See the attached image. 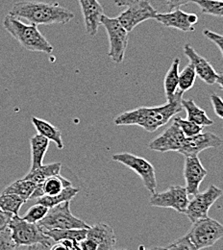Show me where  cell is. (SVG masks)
<instances>
[{
    "label": "cell",
    "mask_w": 223,
    "mask_h": 250,
    "mask_svg": "<svg viewBox=\"0 0 223 250\" xmlns=\"http://www.w3.org/2000/svg\"><path fill=\"white\" fill-rule=\"evenodd\" d=\"M157 14L149 0H134L117 19L128 32H131L143 21L155 20Z\"/></svg>",
    "instance_id": "9"
},
{
    "label": "cell",
    "mask_w": 223,
    "mask_h": 250,
    "mask_svg": "<svg viewBox=\"0 0 223 250\" xmlns=\"http://www.w3.org/2000/svg\"><path fill=\"white\" fill-rule=\"evenodd\" d=\"M191 2H192V0H165V4L169 8V11L180 9L181 6L188 5Z\"/></svg>",
    "instance_id": "38"
},
{
    "label": "cell",
    "mask_w": 223,
    "mask_h": 250,
    "mask_svg": "<svg viewBox=\"0 0 223 250\" xmlns=\"http://www.w3.org/2000/svg\"><path fill=\"white\" fill-rule=\"evenodd\" d=\"M48 210V207L36 203L31 208L28 209V211L25 213L22 219L30 223H38L46 216Z\"/></svg>",
    "instance_id": "31"
},
{
    "label": "cell",
    "mask_w": 223,
    "mask_h": 250,
    "mask_svg": "<svg viewBox=\"0 0 223 250\" xmlns=\"http://www.w3.org/2000/svg\"><path fill=\"white\" fill-rule=\"evenodd\" d=\"M37 186V184L22 178L10 184L8 187L5 188L2 192L17 194L21 197L25 202H27L31 198V195Z\"/></svg>",
    "instance_id": "27"
},
{
    "label": "cell",
    "mask_w": 223,
    "mask_h": 250,
    "mask_svg": "<svg viewBox=\"0 0 223 250\" xmlns=\"http://www.w3.org/2000/svg\"><path fill=\"white\" fill-rule=\"evenodd\" d=\"M201 10L202 14L223 18V2L219 0H192Z\"/></svg>",
    "instance_id": "29"
},
{
    "label": "cell",
    "mask_w": 223,
    "mask_h": 250,
    "mask_svg": "<svg viewBox=\"0 0 223 250\" xmlns=\"http://www.w3.org/2000/svg\"><path fill=\"white\" fill-rule=\"evenodd\" d=\"M44 232L54 243L62 241L80 243L87 237L88 229H52Z\"/></svg>",
    "instance_id": "25"
},
{
    "label": "cell",
    "mask_w": 223,
    "mask_h": 250,
    "mask_svg": "<svg viewBox=\"0 0 223 250\" xmlns=\"http://www.w3.org/2000/svg\"><path fill=\"white\" fill-rule=\"evenodd\" d=\"M31 122L34 127L36 128L38 134L46 138L49 142H53L59 149L64 148L62 132L57 127H55L54 125H51L46 121H43L36 117H33Z\"/></svg>",
    "instance_id": "20"
},
{
    "label": "cell",
    "mask_w": 223,
    "mask_h": 250,
    "mask_svg": "<svg viewBox=\"0 0 223 250\" xmlns=\"http://www.w3.org/2000/svg\"><path fill=\"white\" fill-rule=\"evenodd\" d=\"M62 242H64L68 246L70 250H81V249L79 248L78 243H76V242H72V241H62Z\"/></svg>",
    "instance_id": "42"
},
{
    "label": "cell",
    "mask_w": 223,
    "mask_h": 250,
    "mask_svg": "<svg viewBox=\"0 0 223 250\" xmlns=\"http://www.w3.org/2000/svg\"><path fill=\"white\" fill-rule=\"evenodd\" d=\"M219 1H223V0H219Z\"/></svg>",
    "instance_id": "46"
},
{
    "label": "cell",
    "mask_w": 223,
    "mask_h": 250,
    "mask_svg": "<svg viewBox=\"0 0 223 250\" xmlns=\"http://www.w3.org/2000/svg\"><path fill=\"white\" fill-rule=\"evenodd\" d=\"M198 250L213 247L223 237V225L209 217L193 222L186 235Z\"/></svg>",
    "instance_id": "5"
},
{
    "label": "cell",
    "mask_w": 223,
    "mask_h": 250,
    "mask_svg": "<svg viewBox=\"0 0 223 250\" xmlns=\"http://www.w3.org/2000/svg\"><path fill=\"white\" fill-rule=\"evenodd\" d=\"M3 27L28 51L46 54L53 52L52 44L39 31L38 26L35 24H25L18 18L8 14L3 20Z\"/></svg>",
    "instance_id": "3"
},
{
    "label": "cell",
    "mask_w": 223,
    "mask_h": 250,
    "mask_svg": "<svg viewBox=\"0 0 223 250\" xmlns=\"http://www.w3.org/2000/svg\"></svg>",
    "instance_id": "47"
},
{
    "label": "cell",
    "mask_w": 223,
    "mask_h": 250,
    "mask_svg": "<svg viewBox=\"0 0 223 250\" xmlns=\"http://www.w3.org/2000/svg\"><path fill=\"white\" fill-rule=\"evenodd\" d=\"M83 14L86 31L95 37L99 26L101 25V19L104 16V9L98 0H78Z\"/></svg>",
    "instance_id": "17"
},
{
    "label": "cell",
    "mask_w": 223,
    "mask_h": 250,
    "mask_svg": "<svg viewBox=\"0 0 223 250\" xmlns=\"http://www.w3.org/2000/svg\"><path fill=\"white\" fill-rule=\"evenodd\" d=\"M38 224L43 230L52 229H89L91 226L76 218L70 211V202H64L49 208L46 216Z\"/></svg>",
    "instance_id": "6"
},
{
    "label": "cell",
    "mask_w": 223,
    "mask_h": 250,
    "mask_svg": "<svg viewBox=\"0 0 223 250\" xmlns=\"http://www.w3.org/2000/svg\"><path fill=\"white\" fill-rule=\"evenodd\" d=\"M203 35L204 37H206L209 41L213 42L221 50L222 54H223V35L215 33V32L211 31L209 29H204L203 30Z\"/></svg>",
    "instance_id": "35"
},
{
    "label": "cell",
    "mask_w": 223,
    "mask_h": 250,
    "mask_svg": "<svg viewBox=\"0 0 223 250\" xmlns=\"http://www.w3.org/2000/svg\"><path fill=\"white\" fill-rule=\"evenodd\" d=\"M49 250H70V249L64 242H56L50 247Z\"/></svg>",
    "instance_id": "40"
},
{
    "label": "cell",
    "mask_w": 223,
    "mask_h": 250,
    "mask_svg": "<svg viewBox=\"0 0 223 250\" xmlns=\"http://www.w3.org/2000/svg\"><path fill=\"white\" fill-rule=\"evenodd\" d=\"M217 84L220 86L221 90L223 91V73H219L218 79H217Z\"/></svg>",
    "instance_id": "44"
},
{
    "label": "cell",
    "mask_w": 223,
    "mask_h": 250,
    "mask_svg": "<svg viewBox=\"0 0 223 250\" xmlns=\"http://www.w3.org/2000/svg\"><path fill=\"white\" fill-rule=\"evenodd\" d=\"M9 15L28 21L35 25L66 24L74 19V14L58 3L20 1L11 8Z\"/></svg>",
    "instance_id": "2"
},
{
    "label": "cell",
    "mask_w": 223,
    "mask_h": 250,
    "mask_svg": "<svg viewBox=\"0 0 223 250\" xmlns=\"http://www.w3.org/2000/svg\"><path fill=\"white\" fill-rule=\"evenodd\" d=\"M179 128L182 130V132L184 133L185 137L189 138V137H192V136H195V135H198L200 134L202 131H203V127L200 126V125H196L192 122L188 121L187 119L184 120L180 117H177L174 119V121Z\"/></svg>",
    "instance_id": "32"
},
{
    "label": "cell",
    "mask_w": 223,
    "mask_h": 250,
    "mask_svg": "<svg viewBox=\"0 0 223 250\" xmlns=\"http://www.w3.org/2000/svg\"><path fill=\"white\" fill-rule=\"evenodd\" d=\"M71 186V182L64 179L60 174L47 178L35 188L30 199H38L43 195H54L62 191L64 188Z\"/></svg>",
    "instance_id": "19"
},
{
    "label": "cell",
    "mask_w": 223,
    "mask_h": 250,
    "mask_svg": "<svg viewBox=\"0 0 223 250\" xmlns=\"http://www.w3.org/2000/svg\"><path fill=\"white\" fill-rule=\"evenodd\" d=\"M78 192H79V188L69 186V187L64 188L62 191H60L57 194L43 195V196L38 198L37 203L44 205L48 208H52L56 205L64 203V202H67V201L70 202L76 196V194Z\"/></svg>",
    "instance_id": "26"
},
{
    "label": "cell",
    "mask_w": 223,
    "mask_h": 250,
    "mask_svg": "<svg viewBox=\"0 0 223 250\" xmlns=\"http://www.w3.org/2000/svg\"><path fill=\"white\" fill-rule=\"evenodd\" d=\"M190 202L186 188L170 186L166 190L152 193L149 204L152 207L170 208L180 214H185Z\"/></svg>",
    "instance_id": "11"
},
{
    "label": "cell",
    "mask_w": 223,
    "mask_h": 250,
    "mask_svg": "<svg viewBox=\"0 0 223 250\" xmlns=\"http://www.w3.org/2000/svg\"><path fill=\"white\" fill-rule=\"evenodd\" d=\"M13 215L6 213L0 209V230H4L8 227V223L12 219Z\"/></svg>",
    "instance_id": "39"
},
{
    "label": "cell",
    "mask_w": 223,
    "mask_h": 250,
    "mask_svg": "<svg viewBox=\"0 0 223 250\" xmlns=\"http://www.w3.org/2000/svg\"><path fill=\"white\" fill-rule=\"evenodd\" d=\"M197 75L194 70L193 65L191 62L179 73V80H178V88L179 91L185 93L191 90L195 83Z\"/></svg>",
    "instance_id": "30"
},
{
    "label": "cell",
    "mask_w": 223,
    "mask_h": 250,
    "mask_svg": "<svg viewBox=\"0 0 223 250\" xmlns=\"http://www.w3.org/2000/svg\"><path fill=\"white\" fill-rule=\"evenodd\" d=\"M24 203L26 202L17 194L5 192L0 194V209L13 216H19L20 210Z\"/></svg>",
    "instance_id": "28"
},
{
    "label": "cell",
    "mask_w": 223,
    "mask_h": 250,
    "mask_svg": "<svg viewBox=\"0 0 223 250\" xmlns=\"http://www.w3.org/2000/svg\"><path fill=\"white\" fill-rule=\"evenodd\" d=\"M223 190L215 185H211L203 192H198L190 200L185 215L191 220V223L198 219L208 217L210 208L222 197Z\"/></svg>",
    "instance_id": "10"
},
{
    "label": "cell",
    "mask_w": 223,
    "mask_h": 250,
    "mask_svg": "<svg viewBox=\"0 0 223 250\" xmlns=\"http://www.w3.org/2000/svg\"><path fill=\"white\" fill-rule=\"evenodd\" d=\"M211 102L214 108L215 114L223 120V99L218 94H211Z\"/></svg>",
    "instance_id": "36"
},
{
    "label": "cell",
    "mask_w": 223,
    "mask_h": 250,
    "mask_svg": "<svg viewBox=\"0 0 223 250\" xmlns=\"http://www.w3.org/2000/svg\"><path fill=\"white\" fill-rule=\"evenodd\" d=\"M181 105L183 110L187 113V120L196 125L204 126H211L214 125V122L208 117L206 112L201 109L192 99L182 98Z\"/></svg>",
    "instance_id": "21"
},
{
    "label": "cell",
    "mask_w": 223,
    "mask_h": 250,
    "mask_svg": "<svg viewBox=\"0 0 223 250\" xmlns=\"http://www.w3.org/2000/svg\"><path fill=\"white\" fill-rule=\"evenodd\" d=\"M8 228L11 238L17 247L41 245L48 249L54 243L38 223H30L20 216L12 217L8 223Z\"/></svg>",
    "instance_id": "4"
},
{
    "label": "cell",
    "mask_w": 223,
    "mask_h": 250,
    "mask_svg": "<svg viewBox=\"0 0 223 250\" xmlns=\"http://www.w3.org/2000/svg\"><path fill=\"white\" fill-rule=\"evenodd\" d=\"M155 20L165 27L175 28L182 32L194 31V26L198 22L196 14L186 13L180 9H175L168 13L157 14Z\"/></svg>",
    "instance_id": "14"
},
{
    "label": "cell",
    "mask_w": 223,
    "mask_h": 250,
    "mask_svg": "<svg viewBox=\"0 0 223 250\" xmlns=\"http://www.w3.org/2000/svg\"><path fill=\"white\" fill-rule=\"evenodd\" d=\"M208 171L203 167L198 156L185 157L184 178L188 194L194 195L199 192V187L207 176Z\"/></svg>",
    "instance_id": "15"
},
{
    "label": "cell",
    "mask_w": 223,
    "mask_h": 250,
    "mask_svg": "<svg viewBox=\"0 0 223 250\" xmlns=\"http://www.w3.org/2000/svg\"><path fill=\"white\" fill-rule=\"evenodd\" d=\"M87 237L94 240L98 250H114L117 244V237L114 229L105 222L96 223L88 229Z\"/></svg>",
    "instance_id": "18"
},
{
    "label": "cell",
    "mask_w": 223,
    "mask_h": 250,
    "mask_svg": "<svg viewBox=\"0 0 223 250\" xmlns=\"http://www.w3.org/2000/svg\"><path fill=\"white\" fill-rule=\"evenodd\" d=\"M183 92L177 91L174 98L167 101L166 104L152 107H139L134 110L124 112L118 116L114 123L119 126L137 125L149 133L157 131L162 126L166 125L174 116L183 111L181 100Z\"/></svg>",
    "instance_id": "1"
},
{
    "label": "cell",
    "mask_w": 223,
    "mask_h": 250,
    "mask_svg": "<svg viewBox=\"0 0 223 250\" xmlns=\"http://www.w3.org/2000/svg\"><path fill=\"white\" fill-rule=\"evenodd\" d=\"M185 135L178 125L173 122L171 125L148 144V148L157 152L179 151L185 142Z\"/></svg>",
    "instance_id": "12"
},
{
    "label": "cell",
    "mask_w": 223,
    "mask_h": 250,
    "mask_svg": "<svg viewBox=\"0 0 223 250\" xmlns=\"http://www.w3.org/2000/svg\"><path fill=\"white\" fill-rule=\"evenodd\" d=\"M49 141L40 134L33 136L30 139L31 147V168L30 170L36 169L42 166V162L46 151L49 146Z\"/></svg>",
    "instance_id": "22"
},
{
    "label": "cell",
    "mask_w": 223,
    "mask_h": 250,
    "mask_svg": "<svg viewBox=\"0 0 223 250\" xmlns=\"http://www.w3.org/2000/svg\"><path fill=\"white\" fill-rule=\"evenodd\" d=\"M179 65L180 59L175 58L168 68L164 80H163V89L167 101H171L178 91V80H179Z\"/></svg>",
    "instance_id": "24"
},
{
    "label": "cell",
    "mask_w": 223,
    "mask_h": 250,
    "mask_svg": "<svg viewBox=\"0 0 223 250\" xmlns=\"http://www.w3.org/2000/svg\"><path fill=\"white\" fill-rule=\"evenodd\" d=\"M223 143V140L218 135L211 132H201L192 137H186L185 142L178 152L185 157L198 156L203 150L219 147Z\"/></svg>",
    "instance_id": "13"
},
{
    "label": "cell",
    "mask_w": 223,
    "mask_h": 250,
    "mask_svg": "<svg viewBox=\"0 0 223 250\" xmlns=\"http://www.w3.org/2000/svg\"><path fill=\"white\" fill-rule=\"evenodd\" d=\"M43 248L41 245H34V246H28V247H17V250H42Z\"/></svg>",
    "instance_id": "41"
},
{
    "label": "cell",
    "mask_w": 223,
    "mask_h": 250,
    "mask_svg": "<svg viewBox=\"0 0 223 250\" xmlns=\"http://www.w3.org/2000/svg\"><path fill=\"white\" fill-rule=\"evenodd\" d=\"M62 167L61 163H53V164H48V165H42L41 167L30 170L24 177L23 179L29 180L33 183L40 185L42 182H44L47 178L58 175L60 174V170Z\"/></svg>",
    "instance_id": "23"
},
{
    "label": "cell",
    "mask_w": 223,
    "mask_h": 250,
    "mask_svg": "<svg viewBox=\"0 0 223 250\" xmlns=\"http://www.w3.org/2000/svg\"><path fill=\"white\" fill-rule=\"evenodd\" d=\"M101 25L104 26L109 37L108 57L117 63L122 62L127 48L129 32L120 23L117 18H109L105 15L101 19Z\"/></svg>",
    "instance_id": "7"
},
{
    "label": "cell",
    "mask_w": 223,
    "mask_h": 250,
    "mask_svg": "<svg viewBox=\"0 0 223 250\" xmlns=\"http://www.w3.org/2000/svg\"><path fill=\"white\" fill-rule=\"evenodd\" d=\"M167 250L164 248H152V249H149V250Z\"/></svg>",
    "instance_id": "45"
},
{
    "label": "cell",
    "mask_w": 223,
    "mask_h": 250,
    "mask_svg": "<svg viewBox=\"0 0 223 250\" xmlns=\"http://www.w3.org/2000/svg\"><path fill=\"white\" fill-rule=\"evenodd\" d=\"M167 250H198L193 244L190 241V239L187 236H184L178 240H176L175 242H173L172 244H170L168 246V248H166Z\"/></svg>",
    "instance_id": "34"
},
{
    "label": "cell",
    "mask_w": 223,
    "mask_h": 250,
    "mask_svg": "<svg viewBox=\"0 0 223 250\" xmlns=\"http://www.w3.org/2000/svg\"><path fill=\"white\" fill-rule=\"evenodd\" d=\"M81 250H98V246L96 242L88 237H86L83 241L78 243Z\"/></svg>",
    "instance_id": "37"
},
{
    "label": "cell",
    "mask_w": 223,
    "mask_h": 250,
    "mask_svg": "<svg viewBox=\"0 0 223 250\" xmlns=\"http://www.w3.org/2000/svg\"><path fill=\"white\" fill-rule=\"evenodd\" d=\"M112 160L131 168L142 178L144 187L147 188L149 192H156L157 179L155 168L147 160L127 152L114 154L112 156Z\"/></svg>",
    "instance_id": "8"
},
{
    "label": "cell",
    "mask_w": 223,
    "mask_h": 250,
    "mask_svg": "<svg viewBox=\"0 0 223 250\" xmlns=\"http://www.w3.org/2000/svg\"><path fill=\"white\" fill-rule=\"evenodd\" d=\"M184 53L193 65L196 75L206 84L215 85L217 83L219 73L216 71L215 67L211 64L207 59L198 54L190 43L185 44Z\"/></svg>",
    "instance_id": "16"
},
{
    "label": "cell",
    "mask_w": 223,
    "mask_h": 250,
    "mask_svg": "<svg viewBox=\"0 0 223 250\" xmlns=\"http://www.w3.org/2000/svg\"><path fill=\"white\" fill-rule=\"evenodd\" d=\"M0 250H17V246L11 238L8 227L4 230H0Z\"/></svg>",
    "instance_id": "33"
},
{
    "label": "cell",
    "mask_w": 223,
    "mask_h": 250,
    "mask_svg": "<svg viewBox=\"0 0 223 250\" xmlns=\"http://www.w3.org/2000/svg\"><path fill=\"white\" fill-rule=\"evenodd\" d=\"M134 0H115V4L118 7H127Z\"/></svg>",
    "instance_id": "43"
}]
</instances>
